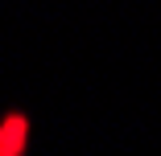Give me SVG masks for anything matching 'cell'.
Wrapping results in <instances>:
<instances>
[{"label": "cell", "mask_w": 161, "mask_h": 156, "mask_svg": "<svg viewBox=\"0 0 161 156\" xmlns=\"http://www.w3.org/2000/svg\"><path fill=\"white\" fill-rule=\"evenodd\" d=\"M29 140H33V123L25 111H4L0 115V156H29Z\"/></svg>", "instance_id": "obj_1"}]
</instances>
